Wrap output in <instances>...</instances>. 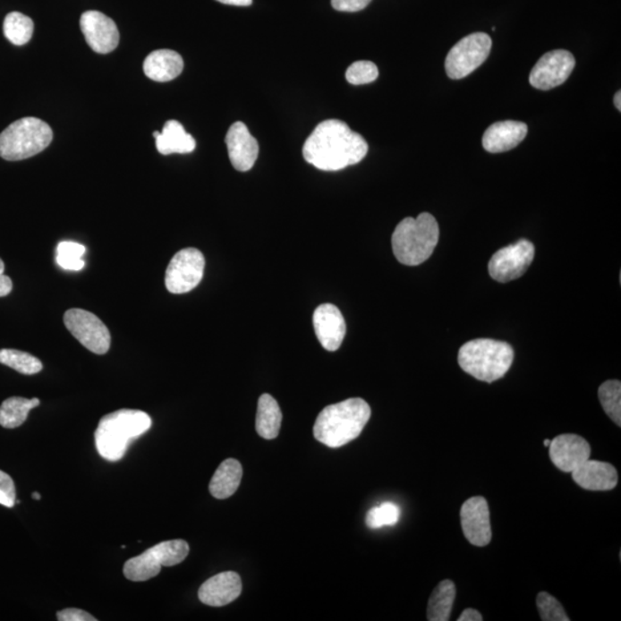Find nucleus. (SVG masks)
I'll return each mask as SVG.
<instances>
[{
    "mask_svg": "<svg viewBox=\"0 0 621 621\" xmlns=\"http://www.w3.org/2000/svg\"><path fill=\"white\" fill-rule=\"evenodd\" d=\"M527 124L519 121H499L491 124L482 137L485 150L490 153H501L518 147L527 136Z\"/></svg>",
    "mask_w": 621,
    "mask_h": 621,
    "instance_id": "20",
    "label": "nucleus"
},
{
    "mask_svg": "<svg viewBox=\"0 0 621 621\" xmlns=\"http://www.w3.org/2000/svg\"><path fill=\"white\" fill-rule=\"evenodd\" d=\"M370 418L364 399L350 398L328 405L319 413L313 427L314 438L329 447H340L356 439Z\"/></svg>",
    "mask_w": 621,
    "mask_h": 621,
    "instance_id": "2",
    "label": "nucleus"
},
{
    "mask_svg": "<svg viewBox=\"0 0 621 621\" xmlns=\"http://www.w3.org/2000/svg\"><path fill=\"white\" fill-rule=\"evenodd\" d=\"M536 604L543 621H570L562 604L548 592H540Z\"/></svg>",
    "mask_w": 621,
    "mask_h": 621,
    "instance_id": "33",
    "label": "nucleus"
},
{
    "mask_svg": "<svg viewBox=\"0 0 621 621\" xmlns=\"http://www.w3.org/2000/svg\"><path fill=\"white\" fill-rule=\"evenodd\" d=\"M439 228L430 213L418 217H405L397 225L391 237L393 251L399 263L418 266L433 255L438 243Z\"/></svg>",
    "mask_w": 621,
    "mask_h": 621,
    "instance_id": "4",
    "label": "nucleus"
},
{
    "mask_svg": "<svg viewBox=\"0 0 621 621\" xmlns=\"http://www.w3.org/2000/svg\"><path fill=\"white\" fill-rule=\"evenodd\" d=\"M369 152L364 137L341 120L319 123L303 147L304 159L321 171L341 169L361 163Z\"/></svg>",
    "mask_w": 621,
    "mask_h": 621,
    "instance_id": "1",
    "label": "nucleus"
},
{
    "mask_svg": "<svg viewBox=\"0 0 621 621\" xmlns=\"http://www.w3.org/2000/svg\"><path fill=\"white\" fill-rule=\"evenodd\" d=\"M461 523L464 535L471 544L486 547L490 543V514L485 498L474 496L463 504Z\"/></svg>",
    "mask_w": 621,
    "mask_h": 621,
    "instance_id": "14",
    "label": "nucleus"
},
{
    "mask_svg": "<svg viewBox=\"0 0 621 621\" xmlns=\"http://www.w3.org/2000/svg\"><path fill=\"white\" fill-rule=\"evenodd\" d=\"M0 364L11 367L16 372L34 375L43 370L42 362L32 354L14 349L0 350Z\"/></svg>",
    "mask_w": 621,
    "mask_h": 621,
    "instance_id": "28",
    "label": "nucleus"
},
{
    "mask_svg": "<svg viewBox=\"0 0 621 621\" xmlns=\"http://www.w3.org/2000/svg\"><path fill=\"white\" fill-rule=\"evenodd\" d=\"M205 258L199 249L187 248L177 252L169 261L165 285L169 293L191 292L203 279Z\"/></svg>",
    "mask_w": 621,
    "mask_h": 621,
    "instance_id": "10",
    "label": "nucleus"
},
{
    "mask_svg": "<svg viewBox=\"0 0 621 621\" xmlns=\"http://www.w3.org/2000/svg\"><path fill=\"white\" fill-rule=\"evenodd\" d=\"M372 0H332L334 10L338 12H359L370 5Z\"/></svg>",
    "mask_w": 621,
    "mask_h": 621,
    "instance_id": "35",
    "label": "nucleus"
},
{
    "mask_svg": "<svg viewBox=\"0 0 621 621\" xmlns=\"http://www.w3.org/2000/svg\"><path fill=\"white\" fill-rule=\"evenodd\" d=\"M13 289V282L11 277L5 276V264L0 259V297L10 295Z\"/></svg>",
    "mask_w": 621,
    "mask_h": 621,
    "instance_id": "37",
    "label": "nucleus"
},
{
    "mask_svg": "<svg viewBox=\"0 0 621 621\" xmlns=\"http://www.w3.org/2000/svg\"><path fill=\"white\" fill-rule=\"evenodd\" d=\"M534 257V244L522 239L494 253L488 264V271L495 281L506 284L522 277L533 263Z\"/></svg>",
    "mask_w": 621,
    "mask_h": 621,
    "instance_id": "11",
    "label": "nucleus"
},
{
    "mask_svg": "<svg viewBox=\"0 0 621 621\" xmlns=\"http://www.w3.org/2000/svg\"><path fill=\"white\" fill-rule=\"evenodd\" d=\"M40 404L38 398L27 399L23 397H11L0 405V425L4 429L13 430L23 425L28 414L32 409Z\"/></svg>",
    "mask_w": 621,
    "mask_h": 621,
    "instance_id": "26",
    "label": "nucleus"
},
{
    "mask_svg": "<svg viewBox=\"0 0 621 621\" xmlns=\"http://www.w3.org/2000/svg\"><path fill=\"white\" fill-rule=\"evenodd\" d=\"M615 105L616 107L618 108V111H621V92L618 91L617 92L615 96Z\"/></svg>",
    "mask_w": 621,
    "mask_h": 621,
    "instance_id": "40",
    "label": "nucleus"
},
{
    "mask_svg": "<svg viewBox=\"0 0 621 621\" xmlns=\"http://www.w3.org/2000/svg\"><path fill=\"white\" fill-rule=\"evenodd\" d=\"M282 413L271 395H261L258 401L256 430L265 439H274L280 433Z\"/></svg>",
    "mask_w": 621,
    "mask_h": 621,
    "instance_id": "24",
    "label": "nucleus"
},
{
    "mask_svg": "<svg viewBox=\"0 0 621 621\" xmlns=\"http://www.w3.org/2000/svg\"><path fill=\"white\" fill-rule=\"evenodd\" d=\"M346 81L353 86H362L374 82L379 78L377 64L367 60H361L351 64L345 72Z\"/></svg>",
    "mask_w": 621,
    "mask_h": 621,
    "instance_id": "32",
    "label": "nucleus"
},
{
    "mask_svg": "<svg viewBox=\"0 0 621 621\" xmlns=\"http://www.w3.org/2000/svg\"><path fill=\"white\" fill-rule=\"evenodd\" d=\"M401 518V509L396 504L387 502L380 506H374L367 512L366 525L370 530H377L385 526H394Z\"/></svg>",
    "mask_w": 621,
    "mask_h": 621,
    "instance_id": "31",
    "label": "nucleus"
},
{
    "mask_svg": "<svg viewBox=\"0 0 621 621\" xmlns=\"http://www.w3.org/2000/svg\"><path fill=\"white\" fill-rule=\"evenodd\" d=\"M515 351L509 343L477 338L459 349L458 364L477 380L493 383L509 372Z\"/></svg>",
    "mask_w": 621,
    "mask_h": 621,
    "instance_id": "5",
    "label": "nucleus"
},
{
    "mask_svg": "<svg viewBox=\"0 0 621 621\" xmlns=\"http://www.w3.org/2000/svg\"><path fill=\"white\" fill-rule=\"evenodd\" d=\"M225 145L234 168L248 172L253 167L259 153V145L255 137L250 134L247 124L241 121L233 123L225 135Z\"/></svg>",
    "mask_w": 621,
    "mask_h": 621,
    "instance_id": "16",
    "label": "nucleus"
},
{
    "mask_svg": "<svg viewBox=\"0 0 621 621\" xmlns=\"http://www.w3.org/2000/svg\"><path fill=\"white\" fill-rule=\"evenodd\" d=\"M599 398L611 421L621 426V383L618 380L604 382L599 389Z\"/></svg>",
    "mask_w": 621,
    "mask_h": 621,
    "instance_id": "29",
    "label": "nucleus"
},
{
    "mask_svg": "<svg viewBox=\"0 0 621 621\" xmlns=\"http://www.w3.org/2000/svg\"><path fill=\"white\" fill-rule=\"evenodd\" d=\"M242 592L241 576L236 572H223L201 584L199 598L208 607L220 608L234 602Z\"/></svg>",
    "mask_w": 621,
    "mask_h": 621,
    "instance_id": "18",
    "label": "nucleus"
},
{
    "mask_svg": "<svg viewBox=\"0 0 621 621\" xmlns=\"http://www.w3.org/2000/svg\"><path fill=\"white\" fill-rule=\"evenodd\" d=\"M482 616L474 608H466L459 617L458 621H482Z\"/></svg>",
    "mask_w": 621,
    "mask_h": 621,
    "instance_id": "38",
    "label": "nucleus"
},
{
    "mask_svg": "<svg viewBox=\"0 0 621 621\" xmlns=\"http://www.w3.org/2000/svg\"><path fill=\"white\" fill-rule=\"evenodd\" d=\"M591 449L590 443L579 435L562 434L552 439L549 446V455L552 464L558 470L572 473L576 467L590 459Z\"/></svg>",
    "mask_w": 621,
    "mask_h": 621,
    "instance_id": "15",
    "label": "nucleus"
},
{
    "mask_svg": "<svg viewBox=\"0 0 621 621\" xmlns=\"http://www.w3.org/2000/svg\"><path fill=\"white\" fill-rule=\"evenodd\" d=\"M64 322L68 332L91 353L105 354L110 350V330L94 313L82 309H71L64 312Z\"/></svg>",
    "mask_w": 621,
    "mask_h": 621,
    "instance_id": "9",
    "label": "nucleus"
},
{
    "mask_svg": "<svg viewBox=\"0 0 621 621\" xmlns=\"http://www.w3.org/2000/svg\"><path fill=\"white\" fill-rule=\"evenodd\" d=\"M150 415L140 410L123 409L100 419L95 431L96 449L104 459L118 462L128 446L151 429Z\"/></svg>",
    "mask_w": 621,
    "mask_h": 621,
    "instance_id": "3",
    "label": "nucleus"
},
{
    "mask_svg": "<svg viewBox=\"0 0 621 621\" xmlns=\"http://www.w3.org/2000/svg\"><path fill=\"white\" fill-rule=\"evenodd\" d=\"M576 485L591 491L612 490L618 485V473L611 464L588 461L572 472Z\"/></svg>",
    "mask_w": 621,
    "mask_h": 621,
    "instance_id": "19",
    "label": "nucleus"
},
{
    "mask_svg": "<svg viewBox=\"0 0 621 621\" xmlns=\"http://www.w3.org/2000/svg\"><path fill=\"white\" fill-rule=\"evenodd\" d=\"M575 67L574 55L566 50H554L541 56L531 72L530 83L539 90L562 86Z\"/></svg>",
    "mask_w": 621,
    "mask_h": 621,
    "instance_id": "12",
    "label": "nucleus"
},
{
    "mask_svg": "<svg viewBox=\"0 0 621 621\" xmlns=\"http://www.w3.org/2000/svg\"><path fill=\"white\" fill-rule=\"evenodd\" d=\"M52 139L54 132L43 120L20 119L0 134V157L8 161L30 158L46 150Z\"/></svg>",
    "mask_w": 621,
    "mask_h": 621,
    "instance_id": "6",
    "label": "nucleus"
},
{
    "mask_svg": "<svg viewBox=\"0 0 621 621\" xmlns=\"http://www.w3.org/2000/svg\"><path fill=\"white\" fill-rule=\"evenodd\" d=\"M15 501L16 493L13 479L5 472L0 471V504L6 507H13Z\"/></svg>",
    "mask_w": 621,
    "mask_h": 621,
    "instance_id": "34",
    "label": "nucleus"
},
{
    "mask_svg": "<svg viewBox=\"0 0 621 621\" xmlns=\"http://www.w3.org/2000/svg\"><path fill=\"white\" fill-rule=\"evenodd\" d=\"M243 469L236 459H225L217 467L215 475L209 482V493L217 499L231 498L239 489Z\"/></svg>",
    "mask_w": 621,
    "mask_h": 621,
    "instance_id": "23",
    "label": "nucleus"
},
{
    "mask_svg": "<svg viewBox=\"0 0 621 621\" xmlns=\"http://www.w3.org/2000/svg\"><path fill=\"white\" fill-rule=\"evenodd\" d=\"M156 139L157 150L161 155L168 156L173 153H191L196 149V140L185 132L183 124L176 120H169L163 132H153Z\"/></svg>",
    "mask_w": 621,
    "mask_h": 621,
    "instance_id": "22",
    "label": "nucleus"
},
{
    "mask_svg": "<svg viewBox=\"0 0 621 621\" xmlns=\"http://www.w3.org/2000/svg\"><path fill=\"white\" fill-rule=\"evenodd\" d=\"M56 618L59 621H96L95 617H92L88 612L81 610V608H64L56 614Z\"/></svg>",
    "mask_w": 621,
    "mask_h": 621,
    "instance_id": "36",
    "label": "nucleus"
},
{
    "mask_svg": "<svg viewBox=\"0 0 621 621\" xmlns=\"http://www.w3.org/2000/svg\"><path fill=\"white\" fill-rule=\"evenodd\" d=\"M189 544L183 540H172L157 544L142 555L127 560L123 574L134 583L148 582L158 575L163 566H174L188 557Z\"/></svg>",
    "mask_w": 621,
    "mask_h": 621,
    "instance_id": "7",
    "label": "nucleus"
},
{
    "mask_svg": "<svg viewBox=\"0 0 621 621\" xmlns=\"http://www.w3.org/2000/svg\"><path fill=\"white\" fill-rule=\"evenodd\" d=\"M313 326L317 337L326 350L340 349L346 333L341 310L333 304H322L314 310Z\"/></svg>",
    "mask_w": 621,
    "mask_h": 621,
    "instance_id": "17",
    "label": "nucleus"
},
{
    "mask_svg": "<svg viewBox=\"0 0 621 621\" xmlns=\"http://www.w3.org/2000/svg\"><path fill=\"white\" fill-rule=\"evenodd\" d=\"M32 498L36 499V501H39V499L42 498H40V495L38 493H34L32 494Z\"/></svg>",
    "mask_w": 621,
    "mask_h": 621,
    "instance_id": "41",
    "label": "nucleus"
},
{
    "mask_svg": "<svg viewBox=\"0 0 621 621\" xmlns=\"http://www.w3.org/2000/svg\"><path fill=\"white\" fill-rule=\"evenodd\" d=\"M183 56L173 50H157L147 56L143 64L145 75L156 82H169L183 72Z\"/></svg>",
    "mask_w": 621,
    "mask_h": 621,
    "instance_id": "21",
    "label": "nucleus"
},
{
    "mask_svg": "<svg viewBox=\"0 0 621 621\" xmlns=\"http://www.w3.org/2000/svg\"><path fill=\"white\" fill-rule=\"evenodd\" d=\"M217 2L233 6H250L252 4V0H217Z\"/></svg>",
    "mask_w": 621,
    "mask_h": 621,
    "instance_id": "39",
    "label": "nucleus"
},
{
    "mask_svg": "<svg viewBox=\"0 0 621 621\" xmlns=\"http://www.w3.org/2000/svg\"><path fill=\"white\" fill-rule=\"evenodd\" d=\"M4 35L14 46L21 47L30 42L34 34V22L30 16L11 12L4 20Z\"/></svg>",
    "mask_w": 621,
    "mask_h": 621,
    "instance_id": "27",
    "label": "nucleus"
},
{
    "mask_svg": "<svg viewBox=\"0 0 621 621\" xmlns=\"http://www.w3.org/2000/svg\"><path fill=\"white\" fill-rule=\"evenodd\" d=\"M86 248L75 242H62L56 248V263L67 271H81L84 268L82 257Z\"/></svg>",
    "mask_w": 621,
    "mask_h": 621,
    "instance_id": "30",
    "label": "nucleus"
},
{
    "mask_svg": "<svg viewBox=\"0 0 621 621\" xmlns=\"http://www.w3.org/2000/svg\"><path fill=\"white\" fill-rule=\"evenodd\" d=\"M490 36L485 32H474L459 40L451 48L446 59V72L453 80H461L478 70L490 54Z\"/></svg>",
    "mask_w": 621,
    "mask_h": 621,
    "instance_id": "8",
    "label": "nucleus"
},
{
    "mask_svg": "<svg viewBox=\"0 0 621 621\" xmlns=\"http://www.w3.org/2000/svg\"><path fill=\"white\" fill-rule=\"evenodd\" d=\"M455 586L451 580H443L431 592L429 608H427V619L430 621L450 620L455 599Z\"/></svg>",
    "mask_w": 621,
    "mask_h": 621,
    "instance_id": "25",
    "label": "nucleus"
},
{
    "mask_svg": "<svg viewBox=\"0 0 621 621\" xmlns=\"http://www.w3.org/2000/svg\"><path fill=\"white\" fill-rule=\"evenodd\" d=\"M550 442V439H544V447H549Z\"/></svg>",
    "mask_w": 621,
    "mask_h": 621,
    "instance_id": "42",
    "label": "nucleus"
},
{
    "mask_svg": "<svg viewBox=\"0 0 621 621\" xmlns=\"http://www.w3.org/2000/svg\"><path fill=\"white\" fill-rule=\"evenodd\" d=\"M80 27L88 46L97 54H110L118 47L120 40L118 27L111 18L100 12H84L81 16Z\"/></svg>",
    "mask_w": 621,
    "mask_h": 621,
    "instance_id": "13",
    "label": "nucleus"
}]
</instances>
